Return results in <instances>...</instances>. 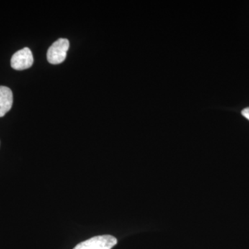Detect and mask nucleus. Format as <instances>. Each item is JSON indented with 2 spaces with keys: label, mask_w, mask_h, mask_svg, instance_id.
<instances>
[{
  "label": "nucleus",
  "mask_w": 249,
  "mask_h": 249,
  "mask_svg": "<svg viewBox=\"0 0 249 249\" xmlns=\"http://www.w3.org/2000/svg\"><path fill=\"white\" fill-rule=\"evenodd\" d=\"M242 114L249 120V107L245 108L242 111Z\"/></svg>",
  "instance_id": "39448f33"
},
{
  "label": "nucleus",
  "mask_w": 249,
  "mask_h": 249,
  "mask_svg": "<svg viewBox=\"0 0 249 249\" xmlns=\"http://www.w3.org/2000/svg\"><path fill=\"white\" fill-rule=\"evenodd\" d=\"M117 244L112 235L96 236L78 244L73 249H111Z\"/></svg>",
  "instance_id": "f03ea898"
},
{
  "label": "nucleus",
  "mask_w": 249,
  "mask_h": 249,
  "mask_svg": "<svg viewBox=\"0 0 249 249\" xmlns=\"http://www.w3.org/2000/svg\"><path fill=\"white\" fill-rule=\"evenodd\" d=\"M13 103L14 96L11 89L7 87L0 86V117H3L11 110Z\"/></svg>",
  "instance_id": "20e7f679"
},
{
  "label": "nucleus",
  "mask_w": 249,
  "mask_h": 249,
  "mask_svg": "<svg viewBox=\"0 0 249 249\" xmlns=\"http://www.w3.org/2000/svg\"><path fill=\"white\" fill-rule=\"evenodd\" d=\"M34 64V56L31 49L25 47L13 55L11 65L16 70H24L30 68Z\"/></svg>",
  "instance_id": "7ed1b4c3"
},
{
  "label": "nucleus",
  "mask_w": 249,
  "mask_h": 249,
  "mask_svg": "<svg viewBox=\"0 0 249 249\" xmlns=\"http://www.w3.org/2000/svg\"><path fill=\"white\" fill-rule=\"evenodd\" d=\"M70 42L66 38H60L53 42L47 51V60L52 65H58L65 61Z\"/></svg>",
  "instance_id": "f257e3e1"
}]
</instances>
